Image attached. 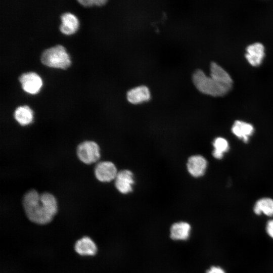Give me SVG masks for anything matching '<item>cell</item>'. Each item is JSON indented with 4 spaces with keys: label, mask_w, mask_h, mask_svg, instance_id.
<instances>
[{
    "label": "cell",
    "mask_w": 273,
    "mask_h": 273,
    "mask_svg": "<svg viewBox=\"0 0 273 273\" xmlns=\"http://www.w3.org/2000/svg\"><path fill=\"white\" fill-rule=\"evenodd\" d=\"M22 203L28 219L39 224L50 222L58 210L57 200L53 194L48 192L39 194L33 189L25 194Z\"/></svg>",
    "instance_id": "obj_1"
},
{
    "label": "cell",
    "mask_w": 273,
    "mask_h": 273,
    "mask_svg": "<svg viewBox=\"0 0 273 273\" xmlns=\"http://www.w3.org/2000/svg\"><path fill=\"white\" fill-rule=\"evenodd\" d=\"M192 80L199 92L213 97L223 96L232 88V86L222 84L211 76H207L200 69H197L193 73Z\"/></svg>",
    "instance_id": "obj_2"
},
{
    "label": "cell",
    "mask_w": 273,
    "mask_h": 273,
    "mask_svg": "<svg viewBox=\"0 0 273 273\" xmlns=\"http://www.w3.org/2000/svg\"><path fill=\"white\" fill-rule=\"evenodd\" d=\"M40 61L46 66L62 69H67L71 64L69 55L60 44L44 50L41 54Z\"/></svg>",
    "instance_id": "obj_3"
},
{
    "label": "cell",
    "mask_w": 273,
    "mask_h": 273,
    "mask_svg": "<svg viewBox=\"0 0 273 273\" xmlns=\"http://www.w3.org/2000/svg\"><path fill=\"white\" fill-rule=\"evenodd\" d=\"M76 154L80 161L86 164L97 162L100 158V149L97 143L85 141L77 147Z\"/></svg>",
    "instance_id": "obj_4"
},
{
    "label": "cell",
    "mask_w": 273,
    "mask_h": 273,
    "mask_svg": "<svg viewBox=\"0 0 273 273\" xmlns=\"http://www.w3.org/2000/svg\"><path fill=\"white\" fill-rule=\"evenodd\" d=\"M18 80L23 90L30 94L38 93L42 84L40 77L34 72L22 74L19 77Z\"/></svg>",
    "instance_id": "obj_5"
},
{
    "label": "cell",
    "mask_w": 273,
    "mask_h": 273,
    "mask_svg": "<svg viewBox=\"0 0 273 273\" xmlns=\"http://www.w3.org/2000/svg\"><path fill=\"white\" fill-rule=\"evenodd\" d=\"M96 178L101 182H110L115 179L118 173L117 168L110 161L98 163L94 168Z\"/></svg>",
    "instance_id": "obj_6"
},
{
    "label": "cell",
    "mask_w": 273,
    "mask_h": 273,
    "mask_svg": "<svg viewBox=\"0 0 273 273\" xmlns=\"http://www.w3.org/2000/svg\"><path fill=\"white\" fill-rule=\"evenodd\" d=\"M246 50L245 57L248 63L254 67L260 65L265 55L263 45L260 42H255L249 45Z\"/></svg>",
    "instance_id": "obj_7"
},
{
    "label": "cell",
    "mask_w": 273,
    "mask_h": 273,
    "mask_svg": "<svg viewBox=\"0 0 273 273\" xmlns=\"http://www.w3.org/2000/svg\"><path fill=\"white\" fill-rule=\"evenodd\" d=\"M134 183L132 173L129 170H123L118 172L115 179V186L121 193L126 194L132 191Z\"/></svg>",
    "instance_id": "obj_8"
},
{
    "label": "cell",
    "mask_w": 273,
    "mask_h": 273,
    "mask_svg": "<svg viewBox=\"0 0 273 273\" xmlns=\"http://www.w3.org/2000/svg\"><path fill=\"white\" fill-rule=\"evenodd\" d=\"M207 166V161L201 155H193L188 160V170L191 175L195 177L202 176L205 172Z\"/></svg>",
    "instance_id": "obj_9"
},
{
    "label": "cell",
    "mask_w": 273,
    "mask_h": 273,
    "mask_svg": "<svg viewBox=\"0 0 273 273\" xmlns=\"http://www.w3.org/2000/svg\"><path fill=\"white\" fill-rule=\"evenodd\" d=\"M191 226L186 221H178L173 223L170 229V237L174 241H186L191 234Z\"/></svg>",
    "instance_id": "obj_10"
},
{
    "label": "cell",
    "mask_w": 273,
    "mask_h": 273,
    "mask_svg": "<svg viewBox=\"0 0 273 273\" xmlns=\"http://www.w3.org/2000/svg\"><path fill=\"white\" fill-rule=\"evenodd\" d=\"M128 101L132 104H138L148 101L151 98L149 89L145 85H141L129 90L126 94Z\"/></svg>",
    "instance_id": "obj_11"
},
{
    "label": "cell",
    "mask_w": 273,
    "mask_h": 273,
    "mask_svg": "<svg viewBox=\"0 0 273 273\" xmlns=\"http://www.w3.org/2000/svg\"><path fill=\"white\" fill-rule=\"evenodd\" d=\"M61 23L59 26L60 31L66 35L74 33L78 29L79 22L73 14L66 12L61 15Z\"/></svg>",
    "instance_id": "obj_12"
},
{
    "label": "cell",
    "mask_w": 273,
    "mask_h": 273,
    "mask_svg": "<svg viewBox=\"0 0 273 273\" xmlns=\"http://www.w3.org/2000/svg\"><path fill=\"white\" fill-rule=\"evenodd\" d=\"M254 131L252 124L241 120L235 121L232 127L233 133L245 143L248 142Z\"/></svg>",
    "instance_id": "obj_13"
},
{
    "label": "cell",
    "mask_w": 273,
    "mask_h": 273,
    "mask_svg": "<svg viewBox=\"0 0 273 273\" xmlns=\"http://www.w3.org/2000/svg\"><path fill=\"white\" fill-rule=\"evenodd\" d=\"M210 76L219 83L232 86L233 80L230 74L215 62L210 64Z\"/></svg>",
    "instance_id": "obj_14"
},
{
    "label": "cell",
    "mask_w": 273,
    "mask_h": 273,
    "mask_svg": "<svg viewBox=\"0 0 273 273\" xmlns=\"http://www.w3.org/2000/svg\"><path fill=\"white\" fill-rule=\"evenodd\" d=\"M74 248L75 251L81 255H94L97 251L96 244L88 237H84L78 240Z\"/></svg>",
    "instance_id": "obj_15"
},
{
    "label": "cell",
    "mask_w": 273,
    "mask_h": 273,
    "mask_svg": "<svg viewBox=\"0 0 273 273\" xmlns=\"http://www.w3.org/2000/svg\"><path fill=\"white\" fill-rule=\"evenodd\" d=\"M14 117L20 125L26 126L32 122L33 113L29 106L27 105L20 106L15 110Z\"/></svg>",
    "instance_id": "obj_16"
},
{
    "label": "cell",
    "mask_w": 273,
    "mask_h": 273,
    "mask_svg": "<svg viewBox=\"0 0 273 273\" xmlns=\"http://www.w3.org/2000/svg\"><path fill=\"white\" fill-rule=\"evenodd\" d=\"M253 211L256 215L263 213L269 217L273 216V199L266 197L258 200L254 206Z\"/></svg>",
    "instance_id": "obj_17"
},
{
    "label": "cell",
    "mask_w": 273,
    "mask_h": 273,
    "mask_svg": "<svg viewBox=\"0 0 273 273\" xmlns=\"http://www.w3.org/2000/svg\"><path fill=\"white\" fill-rule=\"evenodd\" d=\"M214 149L212 152L213 157L217 159H221L225 153L229 150L228 141L223 138L217 137L213 142Z\"/></svg>",
    "instance_id": "obj_18"
},
{
    "label": "cell",
    "mask_w": 273,
    "mask_h": 273,
    "mask_svg": "<svg viewBox=\"0 0 273 273\" xmlns=\"http://www.w3.org/2000/svg\"><path fill=\"white\" fill-rule=\"evenodd\" d=\"M77 2L83 7H91L93 6H102L107 2L106 0H78Z\"/></svg>",
    "instance_id": "obj_19"
},
{
    "label": "cell",
    "mask_w": 273,
    "mask_h": 273,
    "mask_svg": "<svg viewBox=\"0 0 273 273\" xmlns=\"http://www.w3.org/2000/svg\"><path fill=\"white\" fill-rule=\"evenodd\" d=\"M265 231L267 234L273 239V218L268 220L266 224Z\"/></svg>",
    "instance_id": "obj_20"
},
{
    "label": "cell",
    "mask_w": 273,
    "mask_h": 273,
    "mask_svg": "<svg viewBox=\"0 0 273 273\" xmlns=\"http://www.w3.org/2000/svg\"><path fill=\"white\" fill-rule=\"evenodd\" d=\"M205 273H226V272L220 266L214 265L207 269Z\"/></svg>",
    "instance_id": "obj_21"
}]
</instances>
